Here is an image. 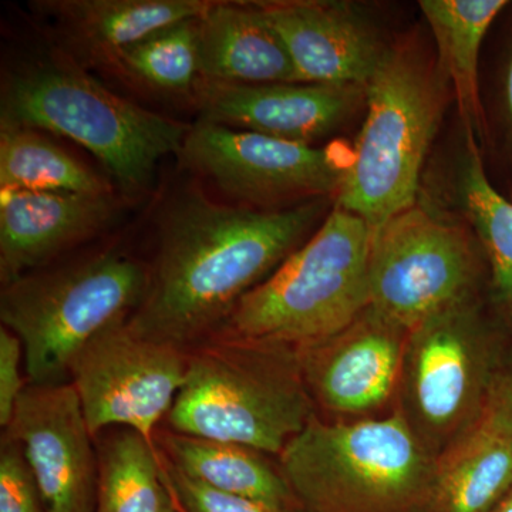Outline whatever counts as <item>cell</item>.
<instances>
[{
	"label": "cell",
	"instance_id": "1",
	"mask_svg": "<svg viewBox=\"0 0 512 512\" xmlns=\"http://www.w3.org/2000/svg\"><path fill=\"white\" fill-rule=\"evenodd\" d=\"M323 211V200L261 210L181 192L161 214L146 296L128 328L183 349L214 335L308 241Z\"/></svg>",
	"mask_w": 512,
	"mask_h": 512
},
{
	"label": "cell",
	"instance_id": "2",
	"mask_svg": "<svg viewBox=\"0 0 512 512\" xmlns=\"http://www.w3.org/2000/svg\"><path fill=\"white\" fill-rule=\"evenodd\" d=\"M56 52L6 76L0 128H30L69 138L100 161L124 195L143 194L158 164L171 154L180 156L191 124L123 99Z\"/></svg>",
	"mask_w": 512,
	"mask_h": 512
},
{
	"label": "cell",
	"instance_id": "3",
	"mask_svg": "<svg viewBox=\"0 0 512 512\" xmlns=\"http://www.w3.org/2000/svg\"><path fill=\"white\" fill-rule=\"evenodd\" d=\"M187 352L168 429L278 457L318 414L298 349L217 332Z\"/></svg>",
	"mask_w": 512,
	"mask_h": 512
},
{
	"label": "cell",
	"instance_id": "4",
	"mask_svg": "<svg viewBox=\"0 0 512 512\" xmlns=\"http://www.w3.org/2000/svg\"><path fill=\"white\" fill-rule=\"evenodd\" d=\"M302 512H424L437 458L399 410L315 417L278 456Z\"/></svg>",
	"mask_w": 512,
	"mask_h": 512
},
{
	"label": "cell",
	"instance_id": "5",
	"mask_svg": "<svg viewBox=\"0 0 512 512\" xmlns=\"http://www.w3.org/2000/svg\"><path fill=\"white\" fill-rule=\"evenodd\" d=\"M148 282V261L111 248L59 259L2 285L0 320L22 340L28 383H69L80 350L128 320L143 302Z\"/></svg>",
	"mask_w": 512,
	"mask_h": 512
},
{
	"label": "cell",
	"instance_id": "6",
	"mask_svg": "<svg viewBox=\"0 0 512 512\" xmlns=\"http://www.w3.org/2000/svg\"><path fill=\"white\" fill-rule=\"evenodd\" d=\"M372 237L362 218L336 205L218 332L302 349L348 328L369 306Z\"/></svg>",
	"mask_w": 512,
	"mask_h": 512
},
{
	"label": "cell",
	"instance_id": "7",
	"mask_svg": "<svg viewBox=\"0 0 512 512\" xmlns=\"http://www.w3.org/2000/svg\"><path fill=\"white\" fill-rule=\"evenodd\" d=\"M410 46L387 50L366 86V117L338 207L372 232L416 205L421 168L443 111L440 76Z\"/></svg>",
	"mask_w": 512,
	"mask_h": 512
},
{
	"label": "cell",
	"instance_id": "8",
	"mask_svg": "<svg viewBox=\"0 0 512 512\" xmlns=\"http://www.w3.org/2000/svg\"><path fill=\"white\" fill-rule=\"evenodd\" d=\"M497 365L493 339L473 296L410 330L399 412L434 457L481 419Z\"/></svg>",
	"mask_w": 512,
	"mask_h": 512
},
{
	"label": "cell",
	"instance_id": "9",
	"mask_svg": "<svg viewBox=\"0 0 512 512\" xmlns=\"http://www.w3.org/2000/svg\"><path fill=\"white\" fill-rule=\"evenodd\" d=\"M474 275L466 232L416 204L373 232L369 308L410 332L471 296Z\"/></svg>",
	"mask_w": 512,
	"mask_h": 512
},
{
	"label": "cell",
	"instance_id": "10",
	"mask_svg": "<svg viewBox=\"0 0 512 512\" xmlns=\"http://www.w3.org/2000/svg\"><path fill=\"white\" fill-rule=\"evenodd\" d=\"M180 158L238 205L275 210L286 202L338 194L352 151L293 143L200 119L191 124Z\"/></svg>",
	"mask_w": 512,
	"mask_h": 512
},
{
	"label": "cell",
	"instance_id": "11",
	"mask_svg": "<svg viewBox=\"0 0 512 512\" xmlns=\"http://www.w3.org/2000/svg\"><path fill=\"white\" fill-rule=\"evenodd\" d=\"M187 370V349L143 338L121 320L80 350L69 383L93 437L124 427L154 444Z\"/></svg>",
	"mask_w": 512,
	"mask_h": 512
},
{
	"label": "cell",
	"instance_id": "12",
	"mask_svg": "<svg viewBox=\"0 0 512 512\" xmlns=\"http://www.w3.org/2000/svg\"><path fill=\"white\" fill-rule=\"evenodd\" d=\"M2 433L22 446L47 512L96 511V444L72 384L28 383Z\"/></svg>",
	"mask_w": 512,
	"mask_h": 512
},
{
	"label": "cell",
	"instance_id": "13",
	"mask_svg": "<svg viewBox=\"0 0 512 512\" xmlns=\"http://www.w3.org/2000/svg\"><path fill=\"white\" fill-rule=\"evenodd\" d=\"M409 332L367 308L348 328L298 349L319 416L348 420L379 412L399 392Z\"/></svg>",
	"mask_w": 512,
	"mask_h": 512
},
{
	"label": "cell",
	"instance_id": "14",
	"mask_svg": "<svg viewBox=\"0 0 512 512\" xmlns=\"http://www.w3.org/2000/svg\"><path fill=\"white\" fill-rule=\"evenodd\" d=\"M201 120L309 144L329 136L366 101V87L318 83H201Z\"/></svg>",
	"mask_w": 512,
	"mask_h": 512
},
{
	"label": "cell",
	"instance_id": "15",
	"mask_svg": "<svg viewBox=\"0 0 512 512\" xmlns=\"http://www.w3.org/2000/svg\"><path fill=\"white\" fill-rule=\"evenodd\" d=\"M288 50L299 83L366 87L387 49L348 3L256 2Z\"/></svg>",
	"mask_w": 512,
	"mask_h": 512
},
{
	"label": "cell",
	"instance_id": "16",
	"mask_svg": "<svg viewBox=\"0 0 512 512\" xmlns=\"http://www.w3.org/2000/svg\"><path fill=\"white\" fill-rule=\"evenodd\" d=\"M116 194L2 191L0 282L62 259L109 228L120 211Z\"/></svg>",
	"mask_w": 512,
	"mask_h": 512
},
{
	"label": "cell",
	"instance_id": "17",
	"mask_svg": "<svg viewBox=\"0 0 512 512\" xmlns=\"http://www.w3.org/2000/svg\"><path fill=\"white\" fill-rule=\"evenodd\" d=\"M215 0H37L56 49L84 69L106 70L128 46L157 30L200 18Z\"/></svg>",
	"mask_w": 512,
	"mask_h": 512
},
{
	"label": "cell",
	"instance_id": "18",
	"mask_svg": "<svg viewBox=\"0 0 512 512\" xmlns=\"http://www.w3.org/2000/svg\"><path fill=\"white\" fill-rule=\"evenodd\" d=\"M198 30L202 83L298 82L281 36L256 3L215 0Z\"/></svg>",
	"mask_w": 512,
	"mask_h": 512
},
{
	"label": "cell",
	"instance_id": "19",
	"mask_svg": "<svg viewBox=\"0 0 512 512\" xmlns=\"http://www.w3.org/2000/svg\"><path fill=\"white\" fill-rule=\"evenodd\" d=\"M158 453L175 468L222 493L249 498L285 512H302L278 457L244 444L204 439L161 426Z\"/></svg>",
	"mask_w": 512,
	"mask_h": 512
},
{
	"label": "cell",
	"instance_id": "20",
	"mask_svg": "<svg viewBox=\"0 0 512 512\" xmlns=\"http://www.w3.org/2000/svg\"><path fill=\"white\" fill-rule=\"evenodd\" d=\"M512 487V437L481 416L437 457L424 512H491Z\"/></svg>",
	"mask_w": 512,
	"mask_h": 512
},
{
	"label": "cell",
	"instance_id": "21",
	"mask_svg": "<svg viewBox=\"0 0 512 512\" xmlns=\"http://www.w3.org/2000/svg\"><path fill=\"white\" fill-rule=\"evenodd\" d=\"M421 12L433 32L440 74L451 83L466 127L467 146L483 133L478 93V57L491 23L505 0H421Z\"/></svg>",
	"mask_w": 512,
	"mask_h": 512
},
{
	"label": "cell",
	"instance_id": "22",
	"mask_svg": "<svg viewBox=\"0 0 512 512\" xmlns=\"http://www.w3.org/2000/svg\"><path fill=\"white\" fill-rule=\"evenodd\" d=\"M99 488L94 512H175L154 444L124 427L94 436Z\"/></svg>",
	"mask_w": 512,
	"mask_h": 512
},
{
	"label": "cell",
	"instance_id": "23",
	"mask_svg": "<svg viewBox=\"0 0 512 512\" xmlns=\"http://www.w3.org/2000/svg\"><path fill=\"white\" fill-rule=\"evenodd\" d=\"M113 187L42 131L0 128V191L106 195Z\"/></svg>",
	"mask_w": 512,
	"mask_h": 512
},
{
	"label": "cell",
	"instance_id": "24",
	"mask_svg": "<svg viewBox=\"0 0 512 512\" xmlns=\"http://www.w3.org/2000/svg\"><path fill=\"white\" fill-rule=\"evenodd\" d=\"M200 18L167 26L128 46L106 72L153 93L195 99L202 83Z\"/></svg>",
	"mask_w": 512,
	"mask_h": 512
},
{
	"label": "cell",
	"instance_id": "25",
	"mask_svg": "<svg viewBox=\"0 0 512 512\" xmlns=\"http://www.w3.org/2000/svg\"><path fill=\"white\" fill-rule=\"evenodd\" d=\"M467 147L460 178L461 201L490 258L495 292L512 309V202L488 180L477 146Z\"/></svg>",
	"mask_w": 512,
	"mask_h": 512
},
{
	"label": "cell",
	"instance_id": "26",
	"mask_svg": "<svg viewBox=\"0 0 512 512\" xmlns=\"http://www.w3.org/2000/svg\"><path fill=\"white\" fill-rule=\"evenodd\" d=\"M158 457L165 487L170 493L175 512H285L249 498L222 493L208 487L181 473L160 453Z\"/></svg>",
	"mask_w": 512,
	"mask_h": 512
},
{
	"label": "cell",
	"instance_id": "27",
	"mask_svg": "<svg viewBox=\"0 0 512 512\" xmlns=\"http://www.w3.org/2000/svg\"><path fill=\"white\" fill-rule=\"evenodd\" d=\"M0 512H47L19 441L0 439Z\"/></svg>",
	"mask_w": 512,
	"mask_h": 512
},
{
	"label": "cell",
	"instance_id": "28",
	"mask_svg": "<svg viewBox=\"0 0 512 512\" xmlns=\"http://www.w3.org/2000/svg\"><path fill=\"white\" fill-rule=\"evenodd\" d=\"M22 340L12 330L0 326V427L5 430L12 421L23 390L28 386Z\"/></svg>",
	"mask_w": 512,
	"mask_h": 512
},
{
	"label": "cell",
	"instance_id": "29",
	"mask_svg": "<svg viewBox=\"0 0 512 512\" xmlns=\"http://www.w3.org/2000/svg\"><path fill=\"white\" fill-rule=\"evenodd\" d=\"M483 416L512 437V359L495 367Z\"/></svg>",
	"mask_w": 512,
	"mask_h": 512
},
{
	"label": "cell",
	"instance_id": "30",
	"mask_svg": "<svg viewBox=\"0 0 512 512\" xmlns=\"http://www.w3.org/2000/svg\"><path fill=\"white\" fill-rule=\"evenodd\" d=\"M491 512H512V487L503 500Z\"/></svg>",
	"mask_w": 512,
	"mask_h": 512
},
{
	"label": "cell",
	"instance_id": "31",
	"mask_svg": "<svg viewBox=\"0 0 512 512\" xmlns=\"http://www.w3.org/2000/svg\"><path fill=\"white\" fill-rule=\"evenodd\" d=\"M507 100H508V107H510L511 116H512V60L510 64V69H508V76H507Z\"/></svg>",
	"mask_w": 512,
	"mask_h": 512
}]
</instances>
